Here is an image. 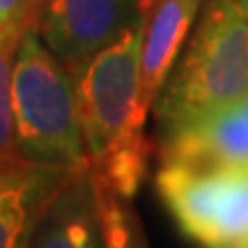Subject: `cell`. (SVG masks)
<instances>
[{
  "label": "cell",
  "instance_id": "5",
  "mask_svg": "<svg viewBox=\"0 0 248 248\" xmlns=\"http://www.w3.org/2000/svg\"><path fill=\"white\" fill-rule=\"evenodd\" d=\"M140 23V0H46L35 28L74 78L94 55Z\"/></svg>",
  "mask_w": 248,
  "mask_h": 248
},
{
  "label": "cell",
  "instance_id": "3",
  "mask_svg": "<svg viewBox=\"0 0 248 248\" xmlns=\"http://www.w3.org/2000/svg\"><path fill=\"white\" fill-rule=\"evenodd\" d=\"M156 191L179 230L202 248L248 241V168H188L161 163Z\"/></svg>",
  "mask_w": 248,
  "mask_h": 248
},
{
  "label": "cell",
  "instance_id": "4",
  "mask_svg": "<svg viewBox=\"0 0 248 248\" xmlns=\"http://www.w3.org/2000/svg\"><path fill=\"white\" fill-rule=\"evenodd\" d=\"M140 42L142 23L106 46L74 76L88 166L99 161L126 136L145 133V124L136 120Z\"/></svg>",
  "mask_w": 248,
  "mask_h": 248
},
{
  "label": "cell",
  "instance_id": "13",
  "mask_svg": "<svg viewBox=\"0 0 248 248\" xmlns=\"http://www.w3.org/2000/svg\"><path fill=\"white\" fill-rule=\"evenodd\" d=\"M154 2H156V0H140V14H145V12H147Z\"/></svg>",
  "mask_w": 248,
  "mask_h": 248
},
{
  "label": "cell",
  "instance_id": "14",
  "mask_svg": "<svg viewBox=\"0 0 248 248\" xmlns=\"http://www.w3.org/2000/svg\"><path fill=\"white\" fill-rule=\"evenodd\" d=\"M239 5H241V9H244V14H246V18H248V0H239Z\"/></svg>",
  "mask_w": 248,
  "mask_h": 248
},
{
  "label": "cell",
  "instance_id": "9",
  "mask_svg": "<svg viewBox=\"0 0 248 248\" xmlns=\"http://www.w3.org/2000/svg\"><path fill=\"white\" fill-rule=\"evenodd\" d=\"M30 248H101L90 170H78L48 204Z\"/></svg>",
  "mask_w": 248,
  "mask_h": 248
},
{
  "label": "cell",
  "instance_id": "10",
  "mask_svg": "<svg viewBox=\"0 0 248 248\" xmlns=\"http://www.w3.org/2000/svg\"><path fill=\"white\" fill-rule=\"evenodd\" d=\"M35 23L30 21H12L0 28V166L21 163L23 154L18 150L16 131H14V113H12V67L16 58L21 37Z\"/></svg>",
  "mask_w": 248,
  "mask_h": 248
},
{
  "label": "cell",
  "instance_id": "6",
  "mask_svg": "<svg viewBox=\"0 0 248 248\" xmlns=\"http://www.w3.org/2000/svg\"><path fill=\"white\" fill-rule=\"evenodd\" d=\"M161 163L248 168V97L163 133Z\"/></svg>",
  "mask_w": 248,
  "mask_h": 248
},
{
  "label": "cell",
  "instance_id": "8",
  "mask_svg": "<svg viewBox=\"0 0 248 248\" xmlns=\"http://www.w3.org/2000/svg\"><path fill=\"white\" fill-rule=\"evenodd\" d=\"M202 0H156L142 14L140 83L136 101V120L145 124L161 88L177 60Z\"/></svg>",
  "mask_w": 248,
  "mask_h": 248
},
{
  "label": "cell",
  "instance_id": "2",
  "mask_svg": "<svg viewBox=\"0 0 248 248\" xmlns=\"http://www.w3.org/2000/svg\"><path fill=\"white\" fill-rule=\"evenodd\" d=\"M12 113L18 150L39 166L88 170L74 78L37 28H28L12 67Z\"/></svg>",
  "mask_w": 248,
  "mask_h": 248
},
{
  "label": "cell",
  "instance_id": "11",
  "mask_svg": "<svg viewBox=\"0 0 248 248\" xmlns=\"http://www.w3.org/2000/svg\"><path fill=\"white\" fill-rule=\"evenodd\" d=\"M90 182H92L94 202H97L101 248H145L140 228L133 214L122 202V198L92 175H90Z\"/></svg>",
  "mask_w": 248,
  "mask_h": 248
},
{
  "label": "cell",
  "instance_id": "7",
  "mask_svg": "<svg viewBox=\"0 0 248 248\" xmlns=\"http://www.w3.org/2000/svg\"><path fill=\"white\" fill-rule=\"evenodd\" d=\"M78 170L30 161L0 166V248H30L48 204Z\"/></svg>",
  "mask_w": 248,
  "mask_h": 248
},
{
  "label": "cell",
  "instance_id": "15",
  "mask_svg": "<svg viewBox=\"0 0 248 248\" xmlns=\"http://www.w3.org/2000/svg\"><path fill=\"white\" fill-rule=\"evenodd\" d=\"M244 248H248V241H246V244H244Z\"/></svg>",
  "mask_w": 248,
  "mask_h": 248
},
{
  "label": "cell",
  "instance_id": "1",
  "mask_svg": "<svg viewBox=\"0 0 248 248\" xmlns=\"http://www.w3.org/2000/svg\"><path fill=\"white\" fill-rule=\"evenodd\" d=\"M248 97V18L239 0H209L186 55L154 101L161 133Z\"/></svg>",
  "mask_w": 248,
  "mask_h": 248
},
{
  "label": "cell",
  "instance_id": "12",
  "mask_svg": "<svg viewBox=\"0 0 248 248\" xmlns=\"http://www.w3.org/2000/svg\"><path fill=\"white\" fill-rule=\"evenodd\" d=\"M46 0H0V28L12 21H30L37 26Z\"/></svg>",
  "mask_w": 248,
  "mask_h": 248
}]
</instances>
